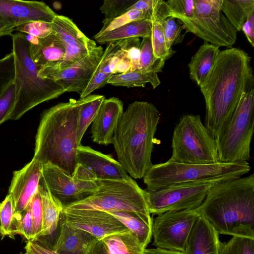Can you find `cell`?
Returning <instances> with one entry per match:
<instances>
[{"label": "cell", "instance_id": "1", "mask_svg": "<svg viewBox=\"0 0 254 254\" xmlns=\"http://www.w3.org/2000/svg\"><path fill=\"white\" fill-rule=\"evenodd\" d=\"M254 82L251 58L243 50L220 51L206 77L199 85L206 106L205 126L215 138Z\"/></svg>", "mask_w": 254, "mask_h": 254}, {"label": "cell", "instance_id": "2", "mask_svg": "<svg viewBox=\"0 0 254 254\" xmlns=\"http://www.w3.org/2000/svg\"><path fill=\"white\" fill-rule=\"evenodd\" d=\"M195 210L219 234L254 239V174L217 184Z\"/></svg>", "mask_w": 254, "mask_h": 254}, {"label": "cell", "instance_id": "3", "mask_svg": "<svg viewBox=\"0 0 254 254\" xmlns=\"http://www.w3.org/2000/svg\"><path fill=\"white\" fill-rule=\"evenodd\" d=\"M86 97L70 99L44 111L35 136L33 159L50 163L71 176L77 165V122Z\"/></svg>", "mask_w": 254, "mask_h": 254}, {"label": "cell", "instance_id": "4", "mask_svg": "<svg viewBox=\"0 0 254 254\" xmlns=\"http://www.w3.org/2000/svg\"><path fill=\"white\" fill-rule=\"evenodd\" d=\"M160 114L152 103L129 104L119 122L112 144L118 161L130 176L143 178L153 165L151 154Z\"/></svg>", "mask_w": 254, "mask_h": 254}, {"label": "cell", "instance_id": "5", "mask_svg": "<svg viewBox=\"0 0 254 254\" xmlns=\"http://www.w3.org/2000/svg\"><path fill=\"white\" fill-rule=\"evenodd\" d=\"M15 65V101L9 120H16L44 102L58 97L65 91L53 80L42 77L30 54V43L24 34L11 35Z\"/></svg>", "mask_w": 254, "mask_h": 254}, {"label": "cell", "instance_id": "6", "mask_svg": "<svg viewBox=\"0 0 254 254\" xmlns=\"http://www.w3.org/2000/svg\"><path fill=\"white\" fill-rule=\"evenodd\" d=\"M251 167L247 161L232 163L191 164L167 162L153 165L143 177L147 190L223 177L239 178L247 174Z\"/></svg>", "mask_w": 254, "mask_h": 254}, {"label": "cell", "instance_id": "7", "mask_svg": "<svg viewBox=\"0 0 254 254\" xmlns=\"http://www.w3.org/2000/svg\"><path fill=\"white\" fill-rule=\"evenodd\" d=\"M254 83L247 88L232 115L215 138L219 162L248 161L254 127Z\"/></svg>", "mask_w": 254, "mask_h": 254}, {"label": "cell", "instance_id": "8", "mask_svg": "<svg viewBox=\"0 0 254 254\" xmlns=\"http://www.w3.org/2000/svg\"><path fill=\"white\" fill-rule=\"evenodd\" d=\"M98 190L86 198L64 209H98L106 212L128 211L150 216L147 192L130 177L127 179H97Z\"/></svg>", "mask_w": 254, "mask_h": 254}, {"label": "cell", "instance_id": "9", "mask_svg": "<svg viewBox=\"0 0 254 254\" xmlns=\"http://www.w3.org/2000/svg\"><path fill=\"white\" fill-rule=\"evenodd\" d=\"M169 160L180 163L210 164L219 162L215 139L199 115H185L175 126Z\"/></svg>", "mask_w": 254, "mask_h": 254}, {"label": "cell", "instance_id": "10", "mask_svg": "<svg viewBox=\"0 0 254 254\" xmlns=\"http://www.w3.org/2000/svg\"><path fill=\"white\" fill-rule=\"evenodd\" d=\"M223 0H194L193 15L179 20L187 32L218 47L232 48L237 31L221 11Z\"/></svg>", "mask_w": 254, "mask_h": 254}, {"label": "cell", "instance_id": "11", "mask_svg": "<svg viewBox=\"0 0 254 254\" xmlns=\"http://www.w3.org/2000/svg\"><path fill=\"white\" fill-rule=\"evenodd\" d=\"M234 179L223 177L175 185L153 191L146 190L149 212L158 215L167 211L195 209L202 204L213 186Z\"/></svg>", "mask_w": 254, "mask_h": 254}, {"label": "cell", "instance_id": "12", "mask_svg": "<svg viewBox=\"0 0 254 254\" xmlns=\"http://www.w3.org/2000/svg\"><path fill=\"white\" fill-rule=\"evenodd\" d=\"M97 177L80 164L71 176L50 163L43 165L41 180L51 195L62 205L67 206L82 200L98 189Z\"/></svg>", "mask_w": 254, "mask_h": 254}, {"label": "cell", "instance_id": "13", "mask_svg": "<svg viewBox=\"0 0 254 254\" xmlns=\"http://www.w3.org/2000/svg\"><path fill=\"white\" fill-rule=\"evenodd\" d=\"M199 215L195 209L167 211L157 215L152 224L153 245L184 254L190 233Z\"/></svg>", "mask_w": 254, "mask_h": 254}, {"label": "cell", "instance_id": "14", "mask_svg": "<svg viewBox=\"0 0 254 254\" xmlns=\"http://www.w3.org/2000/svg\"><path fill=\"white\" fill-rule=\"evenodd\" d=\"M61 217L69 226L84 230L98 240L128 230L112 214L98 209H63Z\"/></svg>", "mask_w": 254, "mask_h": 254}, {"label": "cell", "instance_id": "15", "mask_svg": "<svg viewBox=\"0 0 254 254\" xmlns=\"http://www.w3.org/2000/svg\"><path fill=\"white\" fill-rule=\"evenodd\" d=\"M103 52L102 46H97L71 66L46 78L58 84L65 92H76L80 95L88 84Z\"/></svg>", "mask_w": 254, "mask_h": 254}, {"label": "cell", "instance_id": "16", "mask_svg": "<svg viewBox=\"0 0 254 254\" xmlns=\"http://www.w3.org/2000/svg\"><path fill=\"white\" fill-rule=\"evenodd\" d=\"M43 165L33 158L22 169L13 172L8 194L13 201L16 212H22L37 192Z\"/></svg>", "mask_w": 254, "mask_h": 254}, {"label": "cell", "instance_id": "17", "mask_svg": "<svg viewBox=\"0 0 254 254\" xmlns=\"http://www.w3.org/2000/svg\"><path fill=\"white\" fill-rule=\"evenodd\" d=\"M0 14L16 26L32 21L52 23L57 15L43 1L0 0Z\"/></svg>", "mask_w": 254, "mask_h": 254}, {"label": "cell", "instance_id": "18", "mask_svg": "<svg viewBox=\"0 0 254 254\" xmlns=\"http://www.w3.org/2000/svg\"><path fill=\"white\" fill-rule=\"evenodd\" d=\"M123 105L117 97L103 100L91 126L93 142L104 145L112 144L115 131L124 113Z\"/></svg>", "mask_w": 254, "mask_h": 254}, {"label": "cell", "instance_id": "19", "mask_svg": "<svg viewBox=\"0 0 254 254\" xmlns=\"http://www.w3.org/2000/svg\"><path fill=\"white\" fill-rule=\"evenodd\" d=\"M77 162L94 174L97 179H127V175L118 161L111 155L103 154L88 146L78 147Z\"/></svg>", "mask_w": 254, "mask_h": 254}, {"label": "cell", "instance_id": "20", "mask_svg": "<svg viewBox=\"0 0 254 254\" xmlns=\"http://www.w3.org/2000/svg\"><path fill=\"white\" fill-rule=\"evenodd\" d=\"M59 235L52 249L60 254H87L100 240L90 233L68 225L61 217Z\"/></svg>", "mask_w": 254, "mask_h": 254}, {"label": "cell", "instance_id": "21", "mask_svg": "<svg viewBox=\"0 0 254 254\" xmlns=\"http://www.w3.org/2000/svg\"><path fill=\"white\" fill-rule=\"evenodd\" d=\"M219 235L211 224L199 215L190 233L184 254H220Z\"/></svg>", "mask_w": 254, "mask_h": 254}, {"label": "cell", "instance_id": "22", "mask_svg": "<svg viewBox=\"0 0 254 254\" xmlns=\"http://www.w3.org/2000/svg\"><path fill=\"white\" fill-rule=\"evenodd\" d=\"M30 54L39 70L46 65L61 60L66 46L53 32L43 38H38L36 44L30 43Z\"/></svg>", "mask_w": 254, "mask_h": 254}, {"label": "cell", "instance_id": "23", "mask_svg": "<svg viewBox=\"0 0 254 254\" xmlns=\"http://www.w3.org/2000/svg\"><path fill=\"white\" fill-rule=\"evenodd\" d=\"M39 188L42 201L43 227L39 238L36 240L50 237L55 233L58 229L61 215L64 209L62 204L51 195L41 179Z\"/></svg>", "mask_w": 254, "mask_h": 254}, {"label": "cell", "instance_id": "24", "mask_svg": "<svg viewBox=\"0 0 254 254\" xmlns=\"http://www.w3.org/2000/svg\"><path fill=\"white\" fill-rule=\"evenodd\" d=\"M220 50L208 43L201 45L188 64L190 78L199 86L214 64Z\"/></svg>", "mask_w": 254, "mask_h": 254}, {"label": "cell", "instance_id": "25", "mask_svg": "<svg viewBox=\"0 0 254 254\" xmlns=\"http://www.w3.org/2000/svg\"><path fill=\"white\" fill-rule=\"evenodd\" d=\"M130 230L146 249L152 237V220L146 216L134 212H108Z\"/></svg>", "mask_w": 254, "mask_h": 254}, {"label": "cell", "instance_id": "26", "mask_svg": "<svg viewBox=\"0 0 254 254\" xmlns=\"http://www.w3.org/2000/svg\"><path fill=\"white\" fill-rule=\"evenodd\" d=\"M151 34L152 22L144 19L130 22L94 39L98 43L104 44L130 38H151Z\"/></svg>", "mask_w": 254, "mask_h": 254}, {"label": "cell", "instance_id": "27", "mask_svg": "<svg viewBox=\"0 0 254 254\" xmlns=\"http://www.w3.org/2000/svg\"><path fill=\"white\" fill-rule=\"evenodd\" d=\"M102 241L108 254H144L145 249L129 230L112 234Z\"/></svg>", "mask_w": 254, "mask_h": 254}, {"label": "cell", "instance_id": "28", "mask_svg": "<svg viewBox=\"0 0 254 254\" xmlns=\"http://www.w3.org/2000/svg\"><path fill=\"white\" fill-rule=\"evenodd\" d=\"M54 32L66 46H83L93 40L88 38L68 17L57 15L52 22Z\"/></svg>", "mask_w": 254, "mask_h": 254}, {"label": "cell", "instance_id": "29", "mask_svg": "<svg viewBox=\"0 0 254 254\" xmlns=\"http://www.w3.org/2000/svg\"><path fill=\"white\" fill-rule=\"evenodd\" d=\"M96 42L83 46H66L64 57L60 60L49 64L38 71L39 76L46 78L47 76L62 71L71 66L79 61L97 46Z\"/></svg>", "mask_w": 254, "mask_h": 254}, {"label": "cell", "instance_id": "30", "mask_svg": "<svg viewBox=\"0 0 254 254\" xmlns=\"http://www.w3.org/2000/svg\"><path fill=\"white\" fill-rule=\"evenodd\" d=\"M221 11L236 31H240L250 15L254 12V0H223Z\"/></svg>", "mask_w": 254, "mask_h": 254}, {"label": "cell", "instance_id": "31", "mask_svg": "<svg viewBox=\"0 0 254 254\" xmlns=\"http://www.w3.org/2000/svg\"><path fill=\"white\" fill-rule=\"evenodd\" d=\"M21 213L16 212L13 201L8 194L0 203V235L14 238L19 235Z\"/></svg>", "mask_w": 254, "mask_h": 254}, {"label": "cell", "instance_id": "32", "mask_svg": "<svg viewBox=\"0 0 254 254\" xmlns=\"http://www.w3.org/2000/svg\"><path fill=\"white\" fill-rule=\"evenodd\" d=\"M150 83L155 89L161 82L156 73H144L139 70L129 71L127 72L113 74L109 78L107 84L114 86H125L127 88L145 87Z\"/></svg>", "mask_w": 254, "mask_h": 254}, {"label": "cell", "instance_id": "33", "mask_svg": "<svg viewBox=\"0 0 254 254\" xmlns=\"http://www.w3.org/2000/svg\"><path fill=\"white\" fill-rule=\"evenodd\" d=\"M105 98L102 95L90 94L86 96L85 101L81 104L77 122V141L79 145L86 130L95 119Z\"/></svg>", "mask_w": 254, "mask_h": 254}, {"label": "cell", "instance_id": "34", "mask_svg": "<svg viewBox=\"0 0 254 254\" xmlns=\"http://www.w3.org/2000/svg\"><path fill=\"white\" fill-rule=\"evenodd\" d=\"M165 61L156 58L153 52L151 38H142L140 45V68L144 73L162 72Z\"/></svg>", "mask_w": 254, "mask_h": 254}, {"label": "cell", "instance_id": "35", "mask_svg": "<svg viewBox=\"0 0 254 254\" xmlns=\"http://www.w3.org/2000/svg\"><path fill=\"white\" fill-rule=\"evenodd\" d=\"M151 40L153 54L156 58L166 61L175 53L173 49L169 50L167 47L160 22H152Z\"/></svg>", "mask_w": 254, "mask_h": 254}, {"label": "cell", "instance_id": "36", "mask_svg": "<svg viewBox=\"0 0 254 254\" xmlns=\"http://www.w3.org/2000/svg\"><path fill=\"white\" fill-rule=\"evenodd\" d=\"M146 19L144 13L141 11L131 10L122 15L110 20H103V25L101 29L95 34V38L102 34L110 32L130 22Z\"/></svg>", "mask_w": 254, "mask_h": 254}, {"label": "cell", "instance_id": "37", "mask_svg": "<svg viewBox=\"0 0 254 254\" xmlns=\"http://www.w3.org/2000/svg\"><path fill=\"white\" fill-rule=\"evenodd\" d=\"M176 19L171 16L161 22L166 44L169 50L172 49L173 45L181 43L185 36V34L182 33L184 27L177 23Z\"/></svg>", "mask_w": 254, "mask_h": 254}, {"label": "cell", "instance_id": "38", "mask_svg": "<svg viewBox=\"0 0 254 254\" xmlns=\"http://www.w3.org/2000/svg\"><path fill=\"white\" fill-rule=\"evenodd\" d=\"M136 0H104L100 10L105 15L104 20L116 18L127 11Z\"/></svg>", "mask_w": 254, "mask_h": 254}, {"label": "cell", "instance_id": "39", "mask_svg": "<svg viewBox=\"0 0 254 254\" xmlns=\"http://www.w3.org/2000/svg\"><path fill=\"white\" fill-rule=\"evenodd\" d=\"M139 38L134 37L118 41L120 49L125 52L131 63L130 71L138 70L140 68V45Z\"/></svg>", "mask_w": 254, "mask_h": 254}, {"label": "cell", "instance_id": "40", "mask_svg": "<svg viewBox=\"0 0 254 254\" xmlns=\"http://www.w3.org/2000/svg\"><path fill=\"white\" fill-rule=\"evenodd\" d=\"M30 211L33 222V239L39 238L43 227V207L41 194L39 188L32 198L30 203Z\"/></svg>", "mask_w": 254, "mask_h": 254}, {"label": "cell", "instance_id": "41", "mask_svg": "<svg viewBox=\"0 0 254 254\" xmlns=\"http://www.w3.org/2000/svg\"><path fill=\"white\" fill-rule=\"evenodd\" d=\"M15 65L12 52L0 60V95L14 81Z\"/></svg>", "mask_w": 254, "mask_h": 254}, {"label": "cell", "instance_id": "42", "mask_svg": "<svg viewBox=\"0 0 254 254\" xmlns=\"http://www.w3.org/2000/svg\"><path fill=\"white\" fill-rule=\"evenodd\" d=\"M14 30L38 38H45L53 32L52 23L41 21H32L19 25L14 28Z\"/></svg>", "mask_w": 254, "mask_h": 254}, {"label": "cell", "instance_id": "43", "mask_svg": "<svg viewBox=\"0 0 254 254\" xmlns=\"http://www.w3.org/2000/svg\"><path fill=\"white\" fill-rule=\"evenodd\" d=\"M15 101L14 82L0 95V125L9 119Z\"/></svg>", "mask_w": 254, "mask_h": 254}, {"label": "cell", "instance_id": "44", "mask_svg": "<svg viewBox=\"0 0 254 254\" xmlns=\"http://www.w3.org/2000/svg\"><path fill=\"white\" fill-rule=\"evenodd\" d=\"M171 16L180 20L193 15L194 0H169L166 1Z\"/></svg>", "mask_w": 254, "mask_h": 254}, {"label": "cell", "instance_id": "45", "mask_svg": "<svg viewBox=\"0 0 254 254\" xmlns=\"http://www.w3.org/2000/svg\"><path fill=\"white\" fill-rule=\"evenodd\" d=\"M19 235H21L28 241L33 239V222L30 211V204L21 213Z\"/></svg>", "mask_w": 254, "mask_h": 254}, {"label": "cell", "instance_id": "46", "mask_svg": "<svg viewBox=\"0 0 254 254\" xmlns=\"http://www.w3.org/2000/svg\"><path fill=\"white\" fill-rule=\"evenodd\" d=\"M24 248L26 252L30 254H60L38 241H27Z\"/></svg>", "mask_w": 254, "mask_h": 254}, {"label": "cell", "instance_id": "47", "mask_svg": "<svg viewBox=\"0 0 254 254\" xmlns=\"http://www.w3.org/2000/svg\"><path fill=\"white\" fill-rule=\"evenodd\" d=\"M235 254H254V239L236 237Z\"/></svg>", "mask_w": 254, "mask_h": 254}, {"label": "cell", "instance_id": "48", "mask_svg": "<svg viewBox=\"0 0 254 254\" xmlns=\"http://www.w3.org/2000/svg\"><path fill=\"white\" fill-rule=\"evenodd\" d=\"M242 30L248 41L253 47L254 46V12L250 15L246 21L244 23Z\"/></svg>", "mask_w": 254, "mask_h": 254}, {"label": "cell", "instance_id": "49", "mask_svg": "<svg viewBox=\"0 0 254 254\" xmlns=\"http://www.w3.org/2000/svg\"><path fill=\"white\" fill-rule=\"evenodd\" d=\"M15 26L7 19L0 14V37L11 35Z\"/></svg>", "mask_w": 254, "mask_h": 254}, {"label": "cell", "instance_id": "50", "mask_svg": "<svg viewBox=\"0 0 254 254\" xmlns=\"http://www.w3.org/2000/svg\"><path fill=\"white\" fill-rule=\"evenodd\" d=\"M236 238L233 237L227 242H221L220 254H235Z\"/></svg>", "mask_w": 254, "mask_h": 254}, {"label": "cell", "instance_id": "51", "mask_svg": "<svg viewBox=\"0 0 254 254\" xmlns=\"http://www.w3.org/2000/svg\"><path fill=\"white\" fill-rule=\"evenodd\" d=\"M131 63L127 56L123 58L117 64L113 72V74H120L128 72L130 70Z\"/></svg>", "mask_w": 254, "mask_h": 254}, {"label": "cell", "instance_id": "52", "mask_svg": "<svg viewBox=\"0 0 254 254\" xmlns=\"http://www.w3.org/2000/svg\"><path fill=\"white\" fill-rule=\"evenodd\" d=\"M87 254H108L102 240H99L88 251Z\"/></svg>", "mask_w": 254, "mask_h": 254}, {"label": "cell", "instance_id": "53", "mask_svg": "<svg viewBox=\"0 0 254 254\" xmlns=\"http://www.w3.org/2000/svg\"><path fill=\"white\" fill-rule=\"evenodd\" d=\"M144 254H184L183 253L165 250L159 248H152L146 249L144 252Z\"/></svg>", "mask_w": 254, "mask_h": 254}, {"label": "cell", "instance_id": "54", "mask_svg": "<svg viewBox=\"0 0 254 254\" xmlns=\"http://www.w3.org/2000/svg\"><path fill=\"white\" fill-rule=\"evenodd\" d=\"M29 254L28 253H27V252H26L25 253H24V254Z\"/></svg>", "mask_w": 254, "mask_h": 254}]
</instances>
